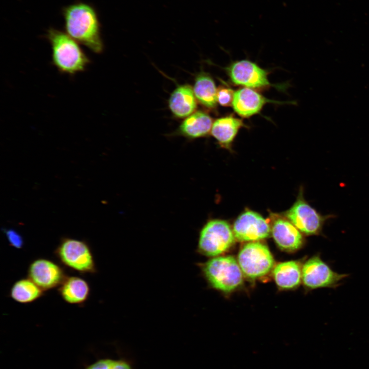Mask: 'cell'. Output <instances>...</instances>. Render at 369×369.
<instances>
[{
	"label": "cell",
	"mask_w": 369,
	"mask_h": 369,
	"mask_svg": "<svg viewBox=\"0 0 369 369\" xmlns=\"http://www.w3.org/2000/svg\"><path fill=\"white\" fill-rule=\"evenodd\" d=\"M62 14L67 34L95 53L102 52L100 24L93 6L77 2L63 8Z\"/></svg>",
	"instance_id": "obj_1"
},
{
	"label": "cell",
	"mask_w": 369,
	"mask_h": 369,
	"mask_svg": "<svg viewBox=\"0 0 369 369\" xmlns=\"http://www.w3.org/2000/svg\"><path fill=\"white\" fill-rule=\"evenodd\" d=\"M46 37L51 45L52 64L60 73L73 75L84 71L90 64L79 43L66 33L50 28Z\"/></svg>",
	"instance_id": "obj_2"
},
{
	"label": "cell",
	"mask_w": 369,
	"mask_h": 369,
	"mask_svg": "<svg viewBox=\"0 0 369 369\" xmlns=\"http://www.w3.org/2000/svg\"><path fill=\"white\" fill-rule=\"evenodd\" d=\"M200 266L209 284L217 290L230 292L243 282V272L238 261L232 256L215 257Z\"/></svg>",
	"instance_id": "obj_3"
},
{
	"label": "cell",
	"mask_w": 369,
	"mask_h": 369,
	"mask_svg": "<svg viewBox=\"0 0 369 369\" xmlns=\"http://www.w3.org/2000/svg\"><path fill=\"white\" fill-rule=\"evenodd\" d=\"M230 224L219 219L208 220L199 235L197 251L206 256L217 257L229 250L235 241Z\"/></svg>",
	"instance_id": "obj_4"
},
{
	"label": "cell",
	"mask_w": 369,
	"mask_h": 369,
	"mask_svg": "<svg viewBox=\"0 0 369 369\" xmlns=\"http://www.w3.org/2000/svg\"><path fill=\"white\" fill-rule=\"evenodd\" d=\"M283 216L291 222L302 234L320 235L325 222L335 216L322 215L313 208L305 199L303 189L301 187L296 200L283 213Z\"/></svg>",
	"instance_id": "obj_5"
},
{
	"label": "cell",
	"mask_w": 369,
	"mask_h": 369,
	"mask_svg": "<svg viewBox=\"0 0 369 369\" xmlns=\"http://www.w3.org/2000/svg\"><path fill=\"white\" fill-rule=\"evenodd\" d=\"M55 254L65 266L81 273H95L96 266L91 248L85 241L70 237L61 239Z\"/></svg>",
	"instance_id": "obj_6"
},
{
	"label": "cell",
	"mask_w": 369,
	"mask_h": 369,
	"mask_svg": "<svg viewBox=\"0 0 369 369\" xmlns=\"http://www.w3.org/2000/svg\"><path fill=\"white\" fill-rule=\"evenodd\" d=\"M238 262L243 274L250 279L263 277L273 270L274 260L268 247L258 241L249 242L240 249Z\"/></svg>",
	"instance_id": "obj_7"
},
{
	"label": "cell",
	"mask_w": 369,
	"mask_h": 369,
	"mask_svg": "<svg viewBox=\"0 0 369 369\" xmlns=\"http://www.w3.org/2000/svg\"><path fill=\"white\" fill-rule=\"evenodd\" d=\"M347 276L334 271L319 255L309 259L302 268V281L309 290L336 288Z\"/></svg>",
	"instance_id": "obj_8"
},
{
	"label": "cell",
	"mask_w": 369,
	"mask_h": 369,
	"mask_svg": "<svg viewBox=\"0 0 369 369\" xmlns=\"http://www.w3.org/2000/svg\"><path fill=\"white\" fill-rule=\"evenodd\" d=\"M233 231L236 239L241 242L258 241L269 237L271 227L260 214L246 210L235 220Z\"/></svg>",
	"instance_id": "obj_9"
},
{
	"label": "cell",
	"mask_w": 369,
	"mask_h": 369,
	"mask_svg": "<svg viewBox=\"0 0 369 369\" xmlns=\"http://www.w3.org/2000/svg\"><path fill=\"white\" fill-rule=\"evenodd\" d=\"M227 71L231 81L236 85L253 89L266 88L271 85L267 71L247 59L233 63Z\"/></svg>",
	"instance_id": "obj_10"
},
{
	"label": "cell",
	"mask_w": 369,
	"mask_h": 369,
	"mask_svg": "<svg viewBox=\"0 0 369 369\" xmlns=\"http://www.w3.org/2000/svg\"><path fill=\"white\" fill-rule=\"evenodd\" d=\"M66 277L60 266L46 258L34 260L28 268V277L44 291L59 287Z\"/></svg>",
	"instance_id": "obj_11"
},
{
	"label": "cell",
	"mask_w": 369,
	"mask_h": 369,
	"mask_svg": "<svg viewBox=\"0 0 369 369\" xmlns=\"http://www.w3.org/2000/svg\"><path fill=\"white\" fill-rule=\"evenodd\" d=\"M272 236L281 250L293 252L301 248L305 243L302 233L285 217L272 213Z\"/></svg>",
	"instance_id": "obj_12"
},
{
	"label": "cell",
	"mask_w": 369,
	"mask_h": 369,
	"mask_svg": "<svg viewBox=\"0 0 369 369\" xmlns=\"http://www.w3.org/2000/svg\"><path fill=\"white\" fill-rule=\"evenodd\" d=\"M270 102L280 104L266 98L253 89L244 87L235 92L232 107L240 116L248 118L259 113Z\"/></svg>",
	"instance_id": "obj_13"
},
{
	"label": "cell",
	"mask_w": 369,
	"mask_h": 369,
	"mask_svg": "<svg viewBox=\"0 0 369 369\" xmlns=\"http://www.w3.org/2000/svg\"><path fill=\"white\" fill-rule=\"evenodd\" d=\"M243 127H247V125L242 119L230 115L214 121L211 134L220 147L231 151L232 144Z\"/></svg>",
	"instance_id": "obj_14"
},
{
	"label": "cell",
	"mask_w": 369,
	"mask_h": 369,
	"mask_svg": "<svg viewBox=\"0 0 369 369\" xmlns=\"http://www.w3.org/2000/svg\"><path fill=\"white\" fill-rule=\"evenodd\" d=\"M196 100L193 89L190 85H180L171 93L169 99V107L175 117L186 118L195 112L197 107Z\"/></svg>",
	"instance_id": "obj_15"
},
{
	"label": "cell",
	"mask_w": 369,
	"mask_h": 369,
	"mask_svg": "<svg viewBox=\"0 0 369 369\" xmlns=\"http://www.w3.org/2000/svg\"><path fill=\"white\" fill-rule=\"evenodd\" d=\"M213 123L212 117L207 112L199 110L183 120L177 133L189 139L205 137L211 132Z\"/></svg>",
	"instance_id": "obj_16"
},
{
	"label": "cell",
	"mask_w": 369,
	"mask_h": 369,
	"mask_svg": "<svg viewBox=\"0 0 369 369\" xmlns=\"http://www.w3.org/2000/svg\"><path fill=\"white\" fill-rule=\"evenodd\" d=\"M62 298L70 304H82L88 299L90 292L88 283L77 276H67L58 288Z\"/></svg>",
	"instance_id": "obj_17"
},
{
	"label": "cell",
	"mask_w": 369,
	"mask_h": 369,
	"mask_svg": "<svg viewBox=\"0 0 369 369\" xmlns=\"http://www.w3.org/2000/svg\"><path fill=\"white\" fill-rule=\"evenodd\" d=\"M302 268L296 261H288L277 264L273 269V276L276 284L283 289L297 287L302 281Z\"/></svg>",
	"instance_id": "obj_18"
},
{
	"label": "cell",
	"mask_w": 369,
	"mask_h": 369,
	"mask_svg": "<svg viewBox=\"0 0 369 369\" xmlns=\"http://www.w3.org/2000/svg\"><path fill=\"white\" fill-rule=\"evenodd\" d=\"M193 91L196 99L203 107L210 110L216 109L217 88L209 74L202 72L197 75Z\"/></svg>",
	"instance_id": "obj_19"
},
{
	"label": "cell",
	"mask_w": 369,
	"mask_h": 369,
	"mask_svg": "<svg viewBox=\"0 0 369 369\" xmlns=\"http://www.w3.org/2000/svg\"><path fill=\"white\" fill-rule=\"evenodd\" d=\"M43 294L44 291L28 277L16 281L10 291L12 299L20 303L32 302Z\"/></svg>",
	"instance_id": "obj_20"
},
{
	"label": "cell",
	"mask_w": 369,
	"mask_h": 369,
	"mask_svg": "<svg viewBox=\"0 0 369 369\" xmlns=\"http://www.w3.org/2000/svg\"><path fill=\"white\" fill-rule=\"evenodd\" d=\"M86 369H131V367L125 361L106 359L96 361Z\"/></svg>",
	"instance_id": "obj_21"
},
{
	"label": "cell",
	"mask_w": 369,
	"mask_h": 369,
	"mask_svg": "<svg viewBox=\"0 0 369 369\" xmlns=\"http://www.w3.org/2000/svg\"><path fill=\"white\" fill-rule=\"evenodd\" d=\"M235 92L227 86H220L217 88V103L223 107L232 106Z\"/></svg>",
	"instance_id": "obj_22"
},
{
	"label": "cell",
	"mask_w": 369,
	"mask_h": 369,
	"mask_svg": "<svg viewBox=\"0 0 369 369\" xmlns=\"http://www.w3.org/2000/svg\"><path fill=\"white\" fill-rule=\"evenodd\" d=\"M4 232L9 244L13 247L20 249L24 245V241L22 235L13 229L4 230Z\"/></svg>",
	"instance_id": "obj_23"
}]
</instances>
